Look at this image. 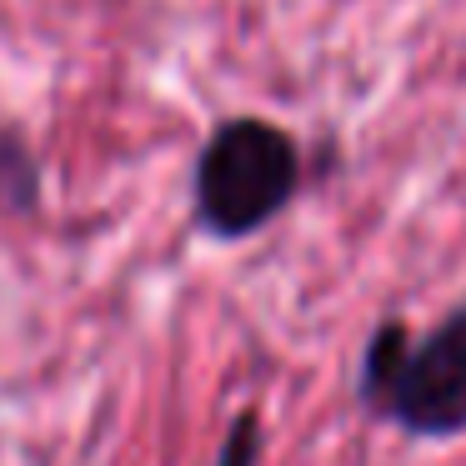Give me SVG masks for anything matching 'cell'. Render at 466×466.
Returning a JSON list of instances; mask_svg holds the SVG:
<instances>
[{
    "instance_id": "2",
    "label": "cell",
    "mask_w": 466,
    "mask_h": 466,
    "mask_svg": "<svg viewBox=\"0 0 466 466\" xmlns=\"http://www.w3.org/2000/svg\"><path fill=\"white\" fill-rule=\"evenodd\" d=\"M296 181H301L296 141L281 126L241 116L216 126L196 156V216L211 236L236 241L281 216V206L296 196Z\"/></svg>"
},
{
    "instance_id": "3",
    "label": "cell",
    "mask_w": 466,
    "mask_h": 466,
    "mask_svg": "<svg viewBox=\"0 0 466 466\" xmlns=\"http://www.w3.org/2000/svg\"><path fill=\"white\" fill-rule=\"evenodd\" d=\"M256 446H261V416L256 411H241L226 431V446H221V461L216 466H251L256 461Z\"/></svg>"
},
{
    "instance_id": "1",
    "label": "cell",
    "mask_w": 466,
    "mask_h": 466,
    "mask_svg": "<svg viewBox=\"0 0 466 466\" xmlns=\"http://www.w3.org/2000/svg\"><path fill=\"white\" fill-rule=\"evenodd\" d=\"M361 401L411 436L466 431V306L421 341L401 321L376 326L361 356Z\"/></svg>"
}]
</instances>
